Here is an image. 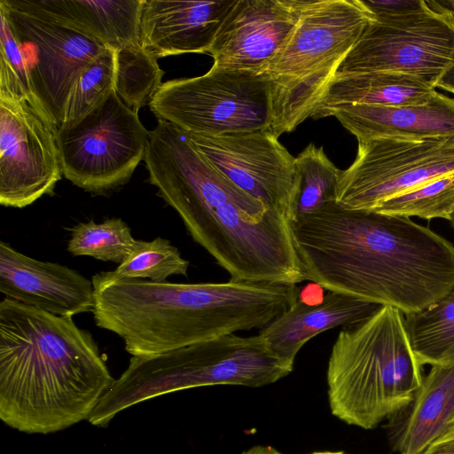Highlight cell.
I'll list each match as a JSON object with an SVG mask.
<instances>
[{
    "label": "cell",
    "instance_id": "obj_9",
    "mask_svg": "<svg viewBox=\"0 0 454 454\" xmlns=\"http://www.w3.org/2000/svg\"><path fill=\"white\" fill-rule=\"evenodd\" d=\"M148 136L138 112L114 90L79 121L57 129L62 173L86 192L117 188L145 159Z\"/></svg>",
    "mask_w": 454,
    "mask_h": 454
},
{
    "label": "cell",
    "instance_id": "obj_1",
    "mask_svg": "<svg viewBox=\"0 0 454 454\" xmlns=\"http://www.w3.org/2000/svg\"><path fill=\"white\" fill-rule=\"evenodd\" d=\"M291 225L306 280L329 292L408 315L454 287V245L409 217L334 201Z\"/></svg>",
    "mask_w": 454,
    "mask_h": 454
},
{
    "label": "cell",
    "instance_id": "obj_7",
    "mask_svg": "<svg viewBox=\"0 0 454 454\" xmlns=\"http://www.w3.org/2000/svg\"><path fill=\"white\" fill-rule=\"evenodd\" d=\"M293 370L294 364L278 357L260 334L232 333L158 355L132 356L89 422L106 427L125 409L176 391L215 385H270Z\"/></svg>",
    "mask_w": 454,
    "mask_h": 454
},
{
    "label": "cell",
    "instance_id": "obj_37",
    "mask_svg": "<svg viewBox=\"0 0 454 454\" xmlns=\"http://www.w3.org/2000/svg\"><path fill=\"white\" fill-rule=\"evenodd\" d=\"M450 223L452 228L454 229V212L450 217Z\"/></svg>",
    "mask_w": 454,
    "mask_h": 454
},
{
    "label": "cell",
    "instance_id": "obj_25",
    "mask_svg": "<svg viewBox=\"0 0 454 454\" xmlns=\"http://www.w3.org/2000/svg\"><path fill=\"white\" fill-rule=\"evenodd\" d=\"M374 212L450 221L454 212V171L438 176L381 203Z\"/></svg>",
    "mask_w": 454,
    "mask_h": 454
},
{
    "label": "cell",
    "instance_id": "obj_18",
    "mask_svg": "<svg viewBox=\"0 0 454 454\" xmlns=\"http://www.w3.org/2000/svg\"><path fill=\"white\" fill-rule=\"evenodd\" d=\"M12 7L74 30L115 51L140 43L143 0H5Z\"/></svg>",
    "mask_w": 454,
    "mask_h": 454
},
{
    "label": "cell",
    "instance_id": "obj_4",
    "mask_svg": "<svg viewBox=\"0 0 454 454\" xmlns=\"http://www.w3.org/2000/svg\"><path fill=\"white\" fill-rule=\"evenodd\" d=\"M96 325L117 334L132 356L262 329L298 299L294 284L237 281L179 284L92 277Z\"/></svg>",
    "mask_w": 454,
    "mask_h": 454
},
{
    "label": "cell",
    "instance_id": "obj_34",
    "mask_svg": "<svg viewBox=\"0 0 454 454\" xmlns=\"http://www.w3.org/2000/svg\"><path fill=\"white\" fill-rule=\"evenodd\" d=\"M434 87L454 93V62L442 74Z\"/></svg>",
    "mask_w": 454,
    "mask_h": 454
},
{
    "label": "cell",
    "instance_id": "obj_11",
    "mask_svg": "<svg viewBox=\"0 0 454 454\" xmlns=\"http://www.w3.org/2000/svg\"><path fill=\"white\" fill-rule=\"evenodd\" d=\"M453 62L454 22L428 7L411 16L370 23L334 78L388 71L419 77L434 87Z\"/></svg>",
    "mask_w": 454,
    "mask_h": 454
},
{
    "label": "cell",
    "instance_id": "obj_27",
    "mask_svg": "<svg viewBox=\"0 0 454 454\" xmlns=\"http://www.w3.org/2000/svg\"><path fill=\"white\" fill-rule=\"evenodd\" d=\"M116 51L106 48L80 74L67 101L64 121L70 126L90 114L115 90Z\"/></svg>",
    "mask_w": 454,
    "mask_h": 454
},
{
    "label": "cell",
    "instance_id": "obj_5",
    "mask_svg": "<svg viewBox=\"0 0 454 454\" xmlns=\"http://www.w3.org/2000/svg\"><path fill=\"white\" fill-rule=\"evenodd\" d=\"M422 380L403 314L381 306L364 321L340 331L326 370L329 407L346 424L372 429L405 410Z\"/></svg>",
    "mask_w": 454,
    "mask_h": 454
},
{
    "label": "cell",
    "instance_id": "obj_28",
    "mask_svg": "<svg viewBox=\"0 0 454 454\" xmlns=\"http://www.w3.org/2000/svg\"><path fill=\"white\" fill-rule=\"evenodd\" d=\"M189 262L169 240L158 237L151 241L137 239L133 251L115 270L112 278H149L164 282L172 275H187Z\"/></svg>",
    "mask_w": 454,
    "mask_h": 454
},
{
    "label": "cell",
    "instance_id": "obj_17",
    "mask_svg": "<svg viewBox=\"0 0 454 454\" xmlns=\"http://www.w3.org/2000/svg\"><path fill=\"white\" fill-rule=\"evenodd\" d=\"M237 0H143L139 42L158 59L208 53Z\"/></svg>",
    "mask_w": 454,
    "mask_h": 454
},
{
    "label": "cell",
    "instance_id": "obj_3",
    "mask_svg": "<svg viewBox=\"0 0 454 454\" xmlns=\"http://www.w3.org/2000/svg\"><path fill=\"white\" fill-rule=\"evenodd\" d=\"M113 379L91 334L8 298L0 302V419L27 434L89 419Z\"/></svg>",
    "mask_w": 454,
    "mask_h": 454
},
{
    "label": "cell",
    "instance_id": "obj_36",
    "mask_svg": "<svg viewBox=\"0 0 454 454\" xmlns=\"http://www.w3.org/2000/svg\"><path fill=\"white\" fill-rule=\"evenodd\" d=\"M310 454H347L343 451H316Z\"/></svg>",
    "mask_w": 454,
    "mask_h": 454
},
{
    "label": "cell",
    "instance_id": "obj_13",
    "mask_svg": "<svg viewBox=\"0 0 454 454\" xmlns=\"http://www.w3.org/2000/svg\"><path fill=\"white\" fill-rule=\"evenodd\" d=\"M187 134L197 150L238 187L269 210L294 221L301 176L295 158L277 136L269 129L222 136Z\"/></svg>",
    "mask_w": 454,
    "mask_h": 454
},
{
    "label": "cell",
    "instance_id": "obj_20",
    "mask_svg": "<svg viewBox=\"0 0 454 454\" xmlns=\"http://www.w3.org/2000/svg\"><path fill=\"white\" fill-rule=\"evenodd\" d=\"M381 305L344 294L329 292L315 305L297 299L294 304L264 326L259 334L281 359L294 364L304 344L317 334L341 325H357Z\"/></svg>",
    "mask_w": 454,
    "mask_h": 454
},
{
    "label": "cell",
    "instance_id": "obj_24",
    "mask_svg": "<svg viewBox=\"0 0 454 454\" xmlns=\"http://www.w3.org/2000/svg\"><path fill=\"white\" fill-rule=\"evenodd\" d=\"M163 75L158 58L140 43L116 51L115 91L131 109L138 112L149 105Z\"/></svg>",
    "mask_w": 454,
    "mask_h": 454
},
{
    "label": "cell",
    "instance_id": "obj_23",
    "mask_svg": "<svg viewBox=\"0 0 454 454\" xmlns=\"http://www.w3.org/2000/svg\"><path fill=\"white\" fill-rule=\"evenodd\" d=\"M404 316L411 348L421 365L454 364V287L434 304Z\"/></svg>",
    "mask_w": 454,
    "mask_h": 454
},
{
    "label": "cell",
    "instance_id": "obj_32",
    "mask_svg": "<svg viewBox=\"0 0 454 454\" xmlns=\"http://www.w3.org/2000/svg\"><path fill=\"white\" fill-rule=\"evenodd\" d=\"M422 454H454V422Z\"/></svg>",
    "mask_w": 454,
    "mask_h": 454
},
{
    "label": "cell",
    "instance_id": "obj_15",
    "mask_svg": "<svg viewBox=\"0 0 454 454\" xmlns=\"http://www.w3.org/2000/svg\"><path fill=\"white\" fill-rule=\"evenodd\" d=\"M304 0H237L208 53L219 67L262 73L297 23Z\"/></svg>",
    "mask_w": 454,
    "mask_h": 454
},
{
    "label": "cell",
    "instance_id": "obj_8",
    "mask_svg": "<svg viewBox=\"0 0 454 454\" xmlns=\"http://www.w3.org/2000/svg\"><path fill=\"white\" fill-rule=\"evenodd\" d=\"M149 107L184 131L222 136L268 129L269 89L262 73L219 67L162 82Z\"/></svg>",
    "mask_w": 454,
    "mask_h": 454
},
{
    "label": "cell",
    "instance_id": "obj_12",
    "mask_svg": "<svg viewBox=\"0 0 454 454\" xmlns=\"http://www.w3.org/2000/svg\"><path fill=\"white\" fill-rule=\"evenodd\" d=\"M57 128L26 99L0 96V204L22 208L61 179Z\"/></svg>",
    "mask_w": 454,
    "mask_h": 454
},
{
    "label": "cell",
    "instance_id": "obj_30",
    "mask_svg": "<svg viewBox=\"0 0 454 454\" xmlns=\"http://www.w3.org/2000/svg\"><path fill=\"white\" fill-rule=\"evenodd\" d=\"M0 24V96L26 99L41 107L34 95L24 54L1 6Z\"/></svg>",
    "mask_w": 454,
    "mask_h": 454
},
{
    "label": "cell",
    "instance_id": "obj_10",
    "mask_svg": "<svg viewBox=\"0 0 454 454\" xmlns=\"http://www.w3.org/2000/svg\"><path fill=\"white\" fill-rule=\"evenodd\" d=\"M451 171L454 137L358 141L355 160L340 173L335 203L372 211L382 201Z\"/></svg>",
    "mask_w": 454,
    "mask_h": 454
},
{
    "label": "cell",
    "instance_id": "obj_35",
    "mask_svg": "<svg viewBox=\"0 0 454 454\" xmlns=\"http://www.w3.org/2000/svg\"><path fill=\"white\" fill-rule=\"evenodd\" d=\"M241 454H284L270 445H255L244 450Z\"/></svg>",
    "mask_w": 454,
    "mask_h": 454
},
{
    "label": "cell",
    "instance_id": "obj_33",
    "mask_svg": "<svg viewBox=\"0 0 454 454\" xmlns=\"http://www.w3.org/2000/svg\"><path fill=\"white\" fill-rule=\"evenodd\" d=\"M428 7L449 17L454 22V0H426Z\"/></svg>",
    "mask_w": 454,
    "mask_h": 454
},
{
    "label": "cell",
    "instance_id": "obj_14",
    "mask_svg": "<svg viewBox=\"0 0 454 454\" xmlns=\"http://www.w3.org/2000/svg\"><path fill=\"white\" fill-rule=\"evenodd\" d=\"M24 54L34 95L57 129L82 70L107 47L0 0Z\"/></svg>",
    "mask_w": 454,
    "mask_h": 454
},
{
    "label": "cell",
    "instance_id": "obj_19",
    "mask_svg": "<svg viewBox=\"0 0 454 454\" xmlns=\"http://www.w3.org/2000/svg\"><path fill=\"white\" fill-rule=\"evenodd\" d=\"M357 141L376 137H454V98L436 94L426 104L400 106L348 105L326 112Z\"/></svg>",
    "mask_w": 454,
    "mask_h": 454
},
{
    "label": "cell",
    "instance_id": "obj_29",
    "mask_svg": "<svg viewBox=\"0 0 454 454\" xmlns=\"http://www.w3.org/2000/svg\"><path fill=\"white\" fill-rule=\"evenodd\" d=\"M295 165L301 176L296 216L335 201L341 170L328 159L322 147L310 143L295 157Z\"/></svg>",
    "mask_w": 454,
    "mask_h": 454
},
{
    "label": "cell",
    "instance_id": "obj_31",
    "mask_svg": "<svg viewBox=\"0 0 454 454\" xmlns=\"http://www.w3.org/2000/svg\"><path fill=\"white\" fill-rule=\"evenodd\" d=\"M376 20L398 19L425 12L426 0H363Z\"/></svg>",
    "mask_w": 454,
    "mask_h": 454
},
{
    "label": "cell",
    "instance_id": "obj_38",
    "mask_svg": "<svg viewBox=\"0 0 454 454\" xmlns=\"http://www.w3.org/2000/svg\"><path fill=\"white\" fill-rule=\"evenodd\" d=\"M453 422H454V420H453ZM453 422H452V423H453ZM452 423H451V424H452ZM451 424H450V425H451Z\"/></svg>",
    "mask_w": 454,
    "mask_h": 454
},
{
    "label": "cell",
    "instance_id": "obj_6",
    "mask_svg": "<svg viewBox=\"0 0 454 454\" xmlns=\"http://www.w3.org/2000/svg\"><path fill=\"white\" fill-rule=\"evenodd\" d=\"M375 20L363 0H304L297 23L262 71L270 132L279 137L311 118L340 63Z\"/></svg>",
    "mask_w": 454,
    "mask_h": 454
},
{
    "label": "cell",
    "instance_id": "obj_26",
    "mask_svg": "<svg viewBox=\"0 0 454 454\" xmlns=\"http://www.w3.org/2000/svg\"><path fill=\"white\" fill-rule=\"evenodd\" d=\"M70 231L67 250L72 255H87L119 264L128 258L137 242L130 228L121 218L80 223Z\"/></svg>",
    "mask_w": 454,
    "mask_h": 454
},
{
    "label": "cell",
    "instance_id": "obj_22",
    "mask_svg": "<svg viewBox=\"0 0 454 454\" xmlns=\"http://www.w3.org/2000/svg\"><path fill=\"white\" fill-rule=\"evenodd\" d=\"M405 410L395 449L399 454H422L454 420V364L431 366Z\"/></svg>",
    "mask_w": 454,
    "mask_h": 454
},
{
    "label": "cell",
    "instance_id": "obj_16",
    "mask_svg": "<svg viewBox=\"0 0 454 454\" xmlns=\"http://www.w3.org/2000/svg\"><path fill=\"white\" fill-rule=\"evenodd\" d=\"M0 292L59 317H73L94 308L91 280L59 263L27 256L4 241H0Z\"/></svg>",
    "mask_w": 454,
    "mask_h": 454
},
{
    "label": "cell",
    "instance_id": "obj_2",
    "mask_svg": "<svg viewBox=\"0 0 454 454\" xmlns=\"http://www.w3.org/2000/svg\"><path fill=\"white\" fill-rule=\"evenodd\" d=\"M158 120L144 159L149 182L230 279L295 285L306 280L291 222L222 174L185 131Z\"/></svg>",
    "mask_w": 454,
    "mask_h": 454
},
{
    "label": "cell",
    "instance_id": "obj_21",
    "mask_svg": "<svg viewBox=\"0 0 454 454\" xmlns=\"http://www.w3.org/2000/svg\"><path fill=\"white\" fill-rule=\"evenodd\" d=\"M435 94L433 85L406 74L388 71L348 74L333 80L311 118H323L329 110L348 105H422Z\"/></svg>",
    "mask_w": 454,
    "mask_h": 454
}]
</instances>
